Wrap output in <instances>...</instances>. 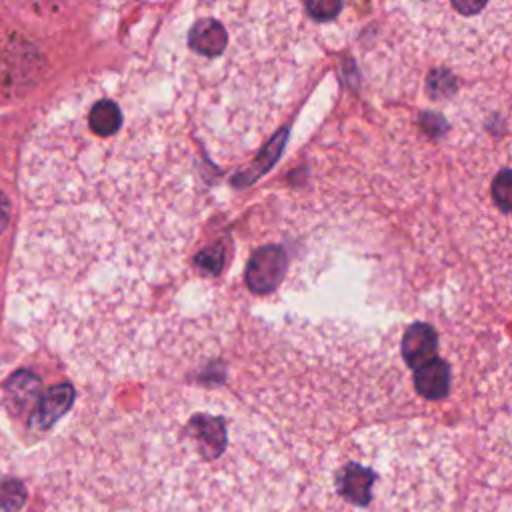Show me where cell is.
I'll return each mask as SVG.
<instances>
[{"label":"cell","mask_w":512,"mask_h":512,"mask_svg":"<svg viewBox=\"0 0 512 512\" xmlns=\"http://www.w3.org/2000/svg\"><path fill=\"white\" fill-rule=\"evenodd\" d=\"M312 32L302 0H184L162 68L212 154L250 152L276 130L306 78Z\"/></svg>","instance_id":"obj_2"},{"label":"cell","mask_w":512,"mask_h":512,"mask_svg":"<svg viewBox=\"0 0 512 512\" xmlns=\"http://www.w3.org/2000/svg\"><path fill=\"white\" fill-rule=\"evenodd\" d=\"M452 210L470 256L512 284V92H476L458 106L452 138Z\"/></svg>","instance_id":"obj_3"},{"label":"cell","mask_w":512,"mask_h":512,"mask_svg":"<svg viewBox=\"0 0 512 512\" xmlns=\"http://www.w3.org/2000/svg\"><path fill=\"white\" fill-rule=\"evenodd\" d=\"M450 448L414 424L362 432L314 488L322 512H446Z\"/></svg>","instance_id":"obj_4"},{"label":"cell","mask_w":512,"mask_h":512,"mask_svg":"<svg viewBox=\"0 0 512 512\" xmlns=\"http://www.w3.org/2000/svg\"><path fill=\"white\" fill-rule=\"evenodd\" d=\"M40 380L30 372H18L8 380V402L12 408H28L40 398Z\"/></svg>","instance_id":"obj_9"},{"label":"cell","mask_w":512,"mask_h":512,"mask_svg":"<svg viewBox=\"0 0 512 512\" xmlns=\"http://www.w3.org/2000/svg\"><path fill=\"white\" fill-rule=\"evenodd\" d=\"M284 264H286V258L282 248L278 246H266V248L254 250L246 266L248 288L258 294L272 292L282 280Z\"/></svg>","instance_id":"obj_6"},{"label":"cell","mask_w":512,"mask_h":512,"mask_svg":"<svg viewBox=\"0 0 512 512\" xmlns=\"http://www.w3.org/2000/svg\"><path fill=\"white\" fill-rule=\"evenodd\" d=\"M72 398L74 390L70 384H58L42 392L30 416V424L34 428H50L70 408Z\"/></svg>","instance_id":"obj_7"},{"label":"cell","mask_w":512,"mask_h":512,"mask_svg":"<svg viewBox=\"0 0 512 512\" xmlns=\"http://www.w3.org/2000/svg\"><path fill=\"white\" fill-rule=\"evenodd\" d=\"M352 8V0H344ZM388 40L452 70L492 64L512 40V0H376Z\"/></svg>","instance_id":"obj_5"},{"label":"cell","mask_w":512,"mask_h":512,"mask_svg":"<svg viewBox=\"0 0 512 512\" xmlns=\"http://www.w3.org/2000/svg\"><path fill=\"white\" fill-rule=\"evenodd\" d=\"M416 376V388L420 394L430 398H440L448 392L450 384V372L442 358H434L418 368H414Z\"/></svg>","instance_id":"obj_8"},{"label":"cell","mask_w":512,"mask_h":512,"mask_svg":"<svg viewBox=\"0 0 512 512\" xmlns=\"http://www.w3.org/2000/svg\"><path fill=\"white\" fill-rule=\"evenodd\" d=\"M26 228L86 252L180 242L202 208V174L174 102L128 72L76 82L28 130Z\"/></svg>","instance_id":"obj_1"},{"label":"cell","mask_w":512,"mask_h":512,"mask_svg":"<svg viewBox=\"0 0 512 512\" xmlns=\"http://www.w3.org/2000/svg\"><path fill=\"white\" fill-rule=\"evenodd\" d=\"M8 218H10V204H8L6 196L0 192V234L4 232V228L8 224Z\"/></svg>","instance_id":"obj_10"}]
</instances>
